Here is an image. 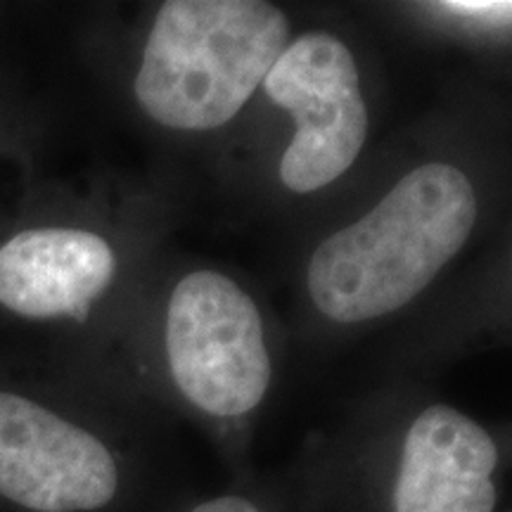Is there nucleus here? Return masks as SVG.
<instances>
[{
    "instance_id": "1",
    "label": "nucleus",
    "mask_w": 512,
    "mask_h": 512,
    "mask_svg": "<svg viewBox=\"0 0 512 512\" xmlns=\"http://www.w3.org/2000/svg\"><path fill=\"white\" fill-rule=\"evenodd\" d=\"M477 195L456 166L413 169L389 195L309 261V294L335 323H363L399 311L437 278L470 240Z\"/></svg>"
},
{
    "instance_id": "2",
    "label": "nucleus",
    "mask_w": 512,
    "mask_h": 512,
    "mask_svg": "<svg viewBox=\"0 0 512 512\" xmlns=\"http://www.w3.org/2000/svg\"><path fill=\"white\" fill-rule=\"evenodd\" d=\"M287 38L290 19L264 0H166L136 76L140 107L178 131L228 124L264 83Z\"/></svg>"
},
{
    "instance_id": "3",
    "label": "nucleus",
    "mask_w": 512,
    "mask_h": 512,
    "mask_svg": "<svg viewBox=\"0 0 512 512\" xmlns=\"http://www.w3.org/2000/svg\"><path fill=\"white\" fill-rule=\"evenodd\" d=\"M166 358L176 389L216 420H240L271 387L264 325L252 297L228 275L197 271L166 309Z\"/></svg>"
},
{
    "instance_id": "4",
    "label": "nucleus",
    "mask_w": 512,
    "mask_h": 512,
    "mask_svg": "<svg viewBox=\"0 0 512 512\" xmlns=\"http://www.w3.org/2000/svg\"><path fill=\"white\" fill-rule=\"evenodd\" d=\"M261 86L297 124L280 181L309 195L347 174L368 138V107L351 50L337 36L311 31L285 46Z\"/></svg>"
},
{
    "instance_id": "5",
    "label": "nucleus",
    "mask_w": 512,
    "mask_h": 512,
    "mask_svg": "<svg viewBox=\"0 0 512 512\" xmlns=\"http://www.w3.org/2000/svg\"><path fill=\"white\" fill-rule=\"evenodd\" d=\"M121 465L86 427L0 392V496L34 512H95L117 501Z\"/></svg>"
},
{
    "instance_id": "6",
    "label": "nucleus",
    "mask_w": 512,
    "mask_h": 512,
    "mask_svg": "<svg viewBox=\"0 0 512 512\" xmlns=\"http://www.w3.org/2000/svg\"><path fill=\"white\" fill-rule=\"evenodd\" d=\"M501 448L458 408H422L403 432L384 512H496Z\"/></svg>"
},
{
    "instance_id": "7",
    "label": "nucleus",
    "mask_w": 512,
    "mask_h": 512,
    "mask_svg": "<svg viewBox=\"0 0 512 512\" xmlns=\"http://www.w3.org/2000/svg\"><path fill=\"white\" fill-rule=\"evenodd\" d=\"M112 247L100 235L74 228L24 230L0 247V304L27 318L72 316L114 278Z\"/></svg>"
},
{
    "instance_id": "8",
    "label": "nucleus",
    "mask_w": 512,
    "mask_h": 512,
    "mask_svg": "<svg viewBox=\"0 0 512 512\" xmlns=\"http://www.w3.org/2000/svg\"><path fill=\"white\" fill-rule=\"evenodd\" d=\"M434 8L446 10L448 15L456 17H470L477 19V22H494V24H508L512 15V5L505 0H448V3H439Z\"/></svg>"
},
{
    "instance_id": "9",
    "label": "nucleus",
    "mask_w": 512,
    "mask_h": 512,
    "mask_svg": "<svg viewBox=\"0 0 512 512\" xmlns=\"http://www.w3.org/2000/svg\"><path fill=\"white\" fill-rule=\"evenodd\" d=\"M188 512H268L264 505L254 498L242 494H223L216 498L192 505Z\"/></svg>"
}]
</instances>
